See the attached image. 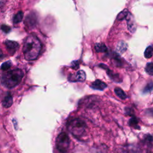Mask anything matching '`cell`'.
Returning a JSON list of instances; mask_svg holds the SVG:
<instances>
[{"instance_id": "cell-2", "label": "cell", "mask_w": 153, "mask_h": 153, "mask_svg": "<svg viewBox=\"0 0 153 153\" xmlns=\"http://www.w3.org/2000/svg\"><path fill=\"white\" fill-rule=\"evenodd\" d=\"M24 76L23 72L20 69H16L5 73L1 77L2 85L9 89L18 86Z\"/></svg>"}, {"instance_id": "cell-8", "label": "cell", "mask_w": 153, "mask_h": 153, "mask_svg": "<svg viewBox=\"0 0 153 153\" xmlns=\"http://www.w3.org/2000/svg\"><path fill=\"white\" fill-rule=\"evenodd\" d=\"M127 49L128 44L125 42H124V41H120L117 47V50L120 54H123V53H124L126 51Z\"/></svg>"}, {"instance_id": "cell-6", "label": "cell", "mask_w": 153, "mask_h": 153, "mask_svg": "<svg viewBox=\"0 0 153 153\" xmlns=\"http://www.w3.org/2000/svg\"><path fill=\"white\" fill-rule=\"evenodd\" d=\"M107 85L103 81L100 80H96L93 82L92 83L91 87L94 90H98L102 91L105 88H106Z\"/></svg>"}, {"instance_id": "cell-18", "label": "cell", "mask_w": 153, "mask_h": 153, "mask_svg": "<svg viewBox=\"0 0 153 153\" xmlns=\"http://www.w3.org/2000/svg\"><path fill=\"white\" fill-rule=\"evenodd\" d=\"M152 82H151L147 86V87L145 88L144 89V93L145 92H151L152 91Z\"/></svg>"}, {"instance_id": "cell-9", "label": "cell", "mask_w": 153, "mask_h": 153, "mask_svg": "<svg viewBox=\"0 0 153 153\" xmlns=\"http://www.w3.org/2000/svg\"><path fill=\"white\" fill-rule=\"evenodd\" d=\"M114 92H115V93L116 94V95L121 99L124 100L127 98V94L121 89L117 87L114 89Z\"/></svg>"}, {"instance_id": "cell-14", "label": "cell", "mask_w": 153, "mask_h": 153, "mask_svg": "<svg viewBox=\"0 0 153 153\" xmlns=\"http://www.w3.org/2000/svg\"><path fill=\"white\" fill-rule=\"evenodd\" d=\"M129 123V124H130V126L133 127V128H135V129H140V126H138V119L136 118V117H133V118H132L130 120Z\"/></svg>"}, {"instance_id": "cell-13", "label": "cell", "mask_w": 153, "mask_h": 153, "mask_svg": "<svg viewBox=\"0 0 153 153\" xmlns=\"http://www.w3.org/2000/svg\"><path fill=\"white\" fill-rule=\"evenodd\" d=\"M23 13L22 11L18 12L15 15V16L14 17L13 19L14 23H18L20 22L23 19Z\"/></svg>"}, {"instance_id": "cell-11", "label": "cell", "mask_w": 153, "mask_h": 153, "mask_svg": "<svg viewBox=\"0 0 153 153\" xmlns=\"http://www.w3.org/2000/svg\"><path fill=\"white\" fill-rule=\"evenodd\" d=\"M6 45L9 49L11 50H16L19 47V44L16 41L10 40H7L6 41Z\"/></svg>"}, {"instance_id": "cell-12", "label": "cell", "mask_w": 153, "mask_h": 153, "mask_svg": "<svg viewBox=\"0 0 153 153\" xmlns=\"http://www.w3.org/2000/svg\"><path fill=\"white\" fill-rule=\"evenodd\" d=\"M95 50L97 52L105 53L107 51V48L104 43H97L95 45Z\"/></svg>"}, {"instance_id": "cell-7", "label": "cell", "mask_w": 153, "mask_h": 153, "mask_svg": "<svg viewBox=\"0 0 153 153\" xmlns=\"http://www.w3.org/2000/svg\"><path fill=\"white\" fill-rule=\"evenodd\" d=\"M13 104V97L12 96L8 93L4 98V101H3V105L5 108H9Z\"/></svg>"}, {"instance_id": "cell-16", "label": "cell", "mask_w": 153, "mask_h": 153, "mask_svg": "<svg viewBox=\"0 0 153 153\" xmlns=\"http://www.w3.org/2000/svg\"><path fill=\"white\" fill-rule=\"evenodd\" d=\"M145 71L146 72L151 76H152L153 75V65L152 62H149L147 63L146 67H145Z\"/></svg>"}, {"instance_id": "cell-5", "label": "cell", "mask_w": 153, "mask_h": 153, "mask_svg": "<svg viewBox=\"0 0 153 153\" xmlns=\"http://www.w3.org/2000/svg\"><path fill=\"white\" fill-rule=\"evenodd\" d=\"M125 18L126 19V20H127L128 27L129 30L132 33H134L136 30V23L135 22V20H134L133 16H132V15L130 13L128 12L126 17H125Z\"/></svg>"}, {"instance_id": "cell-20", "label": "cell", "mask_w": 153, "mask_h": 153, "mask_svg": "<svg viewBox=\"0 0 153 153\" xmlns=\"http://www.w3.org/2000/svg\"><path fill=\"white\" fill-rule=\"evenodd\" d=\"M79 68V62L78 61H74L72 62V68L74 69H77Z\"/></svg>"}, {"instance_id": "cell-4", "label": "cell", "mask_w": 153, "mask_h": 153, "mask_svg": "<svg viewBox=\"0 0 153 153\" xmlns=\"http://www.w3.org/2000/svg\"><path fill=\"white\" fill-rule=\"evenodd\" d=\"M69 145V137L63 132L60 133L56 139V147L61 152H66Z\"/></svg>"}, {"instance_id": "cell-1", "label": "cell", "mask_w": 153, "mask_h": 153, "mask_svg": "<svg viewBox=\"0 0 153 153\" xmlns=\"http://www.w3.org/2000/svg\"><path fill=\"white\" fill-rule=\"evenodd\" d=\"M41 49V44L38 38L31 35L24 41L23 51L27 61H34L37 59Z\"/></svg>"}, {"instance_id": "cell-19", "label": "cell", "mask_w": 153, "mask_h": 153, "mask_svg": "<svg viewBox=\"0 0 153 153\" xmlns=\"http://www.w3.org/2000/svg\"><path fill=\"white\" fill-rule=\"evenodd\" d=\"M1 29H2V30L4 32H6V33H8V32H9L10 31V27H9V26H7V25H3L2 26H1Z\"/></svg>"}, {"instance_id": "cell-3", "label": "cell", "mask_w": 153, "mask_h": 153, "mask_svg": "<svg viewBox=\"0 0 153 153\" xmlns=\"http://www.w3.org/2000/svg\"><path fill=\"white\" fill-rule=\"evenodd\" d=\"M68 129L74 136L78 137L85 133L86 124L80 119H74L69 123Z\"/></svg>"}, {"instance_id": "cell-15", "label": "cell", "mask_w": 153, "mask_h": 153, "mask_svg": "<svg viewBox=\"0 0 153 153\" xmlns=\"http://www.w3.org/2000/svg\"><path fill=\"white\" fill-rule=\"evenodd\" d=\"M144 56L147 59H149L152 56V46H149L147 48V49L145 51Z\"/></svg>"}, {"instance_id": "cell-17", "label": "cell", "mask_w": 153, "mask_h": 153, "mask_svg": "<svg viewBox=\"0 0 153 153\" xmlns=\"http://www.w3.org/2000/svg\"><path fill=\"white\" fill-rule=\"evenodd\" d=\"M11 63L10 61H7L3 63L1 65V69H3V71H7L11 67Z\"/></svg>"}, {"instance_id": "cell-10", "label": "cell", "mask_w": 153, "mask_h": 153, "mask_svg": "<svg viewBox=\"0 0 153 153\" xmlns=\"http://www.w3.org/2000/svg\"><path fill=\"white\" fill-rule=\"evenodd\" d=\"M86 75L84 71H79L77 73L75 79L78 82H84L86 80Z\"/></svg>"}]
</instances>
